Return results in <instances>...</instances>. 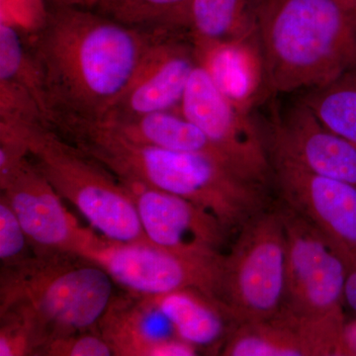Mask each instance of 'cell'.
<instances>
[{
    "instance_id": "1",
    "label": "cell",
    "mask_w": 356,
    "mask_h": 356,
    "mask_svg": "<svg viewBox=\"0 0 356 356\" xmlns=\"http://www.w3.org/2000/svg\"><path fill=\"white\" fill-rule=\"evenodd\" d=\"M46 3L41 21L24 30L48 127L63 121L102 122L165 28L139 29L90 6Z\"/></svg>"
},
{
    "instance_id": "2",
    "label": "cell",
    "mask_w": 356,
    "mask_h": 356,
    "mask_svg": "<svg viewBox=\"0 0 356 356\" xmlns=\"http://www.w3.org/2000/svg\"><path fill=\"white\" fill-rule=\"evenodd\" d=\"M67 139L119 179L175 194L208 211L233 238L274 203L273 189L204 154L136 144L86 122L70 126Z\"/></svg>"
},
{
    "instance_id": "3",
    "label": "cell",
    "mask_w": 356,
    "mask_h": 356,
    "mask_svg": "<svg viewBox=\"0 0 356 356\" xmlns=\"http://www.w3.org/2000/svg\"><path fill=\"white\" fill-rule=\"evenodd\" d=\"M259 41L273 95L323 86L356 67V10L339 0H264Z\"/></svg>"
},
{
    "instance_id": "4",
    "label": "cell",
    "mask_w": 356,
    "mask_h": 356,
    "mask_svg": "<svg viewBox=\"0 0 356 356\" xmlns=\"http://www.w3.org/2000/svg\"><path fill=\"white\" fill-rule=\"evenodd\" d=\"M0 273V311L13 309L30 320L37 356L58 337L97 331L117 294L111 276L79 254L36 255L21 268Z\"/></svg>"
},
{
    "instance_id": "5",
    "label": "cell",
    "mask_w": 356,
    "mask_h": 356,
    "mask_svg": "<svg viewBox=\"0 0 356 356\" xmlns=\"http://www.w3.org/2000/svg\"><path fill=\"white\" fill-rule=\"evenodd\" d=\"M286 236L284 293L277 315L307 356H337L343 325L346 264L337 245L280 200Z\"/></svg>"
},
{
    "instance_id": "6",
    "label": "cell",
    "mask_w": 356,
    "mask_h": 356,
    "mask_svg": "<svg viewBox=\"0 0 356 356\" xmlns=\"http://www.w3.org/2000/svg\"><path fill=\"white\" fill-rule=\"evenodd\" d=\"M9 122L19 128L29 156L60 197L95 232L114 242L151 243L130 192L113 172L41 122Z\"/></svg>"
},
{
    "instance_id": "7",
    "label": "cell",
    "mask_w": 356,
    "mask_h": 356,
    "mask_svg": "<svg viewBox=\"0 0 356 356\" xmlns=\"http://www.w3.org/2000/svg\"><path fill=\"white\" fill-rule=\"evenodd\" d=\"M286 236L277 203L235 236L222 259L218 301L238 325L277 315L284 293Z\"/></svg>"
},
{
    "instance_id": "8",
    "label": "cell",
    "mask_w": 356,
    "mask_h": 356,
    "mask_svg": "<svg viewBox=\"0 0 356 356\" xmlns=\"http://www.w3.org/2000/svg\"><path fill=\"white\" fill-rule=\"evenodd\" d=\"M76 254L102 266L117 287L138 296L193 288L218 300L224 254H182L151 243L114 242L88 228Z\"/></svg>"
},
{
    "instance_id": "9",
    "label": "cell",
    "mask_w": 356,
    "mask_h": 356,
    "mask_svg": "<svg viewBox=\"0 0 356 356\" xmlns=\"http://www.w3.org/2000/svg\"><path fill=\"white\" fill-rule=\"evenodd\" d=\"M269 158L356 186V147L321 121L298 95H273L252 112Z\"/></svg>"
},
{
    "instance_id": "10",
    "label": "cell",
    "mask_w": 356,
    "mask_h": 356,
    "mask_svg": "<svg viewBox=\"0 0 356 356\" xmlns=\"http://www.w3.org/2000/svg\"><path fill=\"white\" fill-rule=\"evenodd\" d=\"M179 112L203 131L243 177L273 189L270 158L254 116L229 102L200 64L189 79Z\"/></svg>"
},
{
    "instance_id": "11",
    "label": "cell",
    "mask_w": 356,
    "mask_h": 356,
    "mask_svg": "<svg viewBox=\"0 0 356 356\" xmlns=\"http://www.w3.org/2000/svg\"><path fill=\"white\" fill-rule=\"evenodd\" d=\"M199 64L186 29H165L149 48L137 74L102 122L115 123L158 112L178 111Z\"/></svg>"
},
{
    "instance_id": "12",
    "label": "cell",
    "mask_w": 356,
    "mask_h": 356,
    "mask_svg": "<svg viewBox=\"0 0 356 356\" xmlns=\"http://www.w3.org/2000/svg\"><path fill=\"white\" fill-rule=\"evenodd\" d=\"M132 196L146 238L170 252L216 257L233 238L216 217L186 199L121 180Z\"/></svg>"
},
{
    "instance_id": "13",
    "label": "cell",
    "mask_w": 356,
    "mask_h": 356,
    "mask_svg": "<svg viewBox=\"0 0 356 356\" xmlns=\"http://www.w3.org/2000/svg\"><path fill=\"white\" fill-rule=\"evenodd\" d=\"M277 200L310 222L339 250L356 254V186L270 156Z\"/></svg>"
},
{
    "instance_id": "14",
    "label": "cell",
    "mask_w": 356,
    "mask_h": 356,
    "mask_svg": "<svg viewBox=\"0 0 356 356\" xmlns=\"http://www.w3.org/2000/svg\"><path fill=\"white\" fill-rule=\"evenodd\" d=\"M0 195L19 220L38 257L76 254L86 233L31 156L0 179Z\"/></svg>"
},
{
    "instance_id": "15",
    "label": "cell",
    "mask_w": 356,
    "mask_h": 356,
    "mask_svg": "<svg viewBox=\"0 0 356 356\" xmlns=\"http://www.w3.org/2000/svg\"><path fill=\"white\" fill-rule=\"evenodd\" d=\"M97 332L116 356H168L175 337L147 298L126 291L115 295Z\"/></svg>"
},
{
    "instance_id": "16",
    "label": "cell",
    "mask_w": 356,
    "mask_h": 356,
    "mask_svg": "<svg viewBox=\"0 0 356 356\" xmlns=\"http://www.w3.org/2000/svg\"><path fill=\"white\" fill-rule=\"evenodd\" d=\"M196 50L199 64L238 108L252 113L273 95L267 83L259 37Z\"/></svg>"
},
{
    "instance_id": "17",
    "label": "cell",
    "mask_w": 356,
    "mask_h": 356,
    "mask_svg": "<svg viewBox=\"0 0 356 356\" xmlns=\"http://www.w3.org/2000/svg\"><path fill=\"white\" fill-rule=\"evenodd\" d=\"M145 298L168 321L175 337L198 350L220 353L238 325L222 303L201 290L185 288Z\"/></svg>"
},
{
    "instance_id": "18",
    "label": "cell",
    "mask_w": 356,
    "mask_h": 356,
    "mask_svg": "<svg viewBox=\"0 0 356 356\" xmlns=\"http://www.w3.org/2000/svg\"><path fill=\"white\" fill-rule=\"evenodd\" d=\"M0 119L48 124L24 27L6 19L0 22Z\"/></svg>"
},
{
    "instance_id": "19",
    "label": "cell",
    "mask_w": 356,
    "mask_h": 356,
    "mask_svg": "<svg viewBox=\"0 0 356 356\" xmlns=\"http://www.w3.org/2000/svg\"><path fill=\"white\" fill-rule=\"evenodd\" d=\"M96 124L129 142L204 154L221 161L238 172L229 159L208 139L203 131L180 112H158L130 120Z\"/></svg>"
},
{
    "instance_id": "20",
    "label": "cell",
    "mask_w": 356,
    "mask_h": 356,
    "mask_svg": "<svg viewBox=\"0 0 356 356\" xmlns=\"http://www.w3.org/2000/svg\"><path fill=\"white\" fill-rule=\"evenodd\" d=\"M264 0H193L187 30L196 49L259 37Z\"/></svg>"
},
{
    "instance_id": "21",
    "label": "cell",
    "mask_w": 356,
    "mask_h": 356,
    "mask_svg": "<svg viewBox=\"0 0 356 356\" xmlns=\"http://www.w3.org/2000/svg\"><path fill=\"white\" fill-rule=\"evenodd\" d=\"M224 356H307L298 334L280 318L236 325L222 344Z\"/></svg>"
},
{
    "instance_id": "22",
    "label": "cell",
    "mask_w": 356,
    "mask_h": 356,
    "mask_svg": "<svg viewBox=\"0 0 356 356\" xmlns=\"http://www.w3.org/2000/svg\"><path fill=\"white\" fill-rule=\"evenodd\" d=\"M332 132L356 147V67L330 83L295 93Z\"/></svg>"
},
{
    "instance_id": "23",
    "label": "cell",
    "mask_w": 356,
    "mask_h": 356,
    "mask_svg": "<svg viewBox=\"0 0 356 356\" xmlns=\"http://www.w3.org/2000/svg\"><path fill=\"white\" fill-rule=\"evenodd\" d=\"M193 0H95L90 7L139 29H186ZM188 31V30H187Z\"/></svg>"
},
{
    "instance_id": "24",
    "label": "cell",
    "mask_w": 356,
    "mask_h": 356,
    "mask_svg": "<svg viewBox=\"0 0 356 356\" xmlns=\"http://www.w3.org/2000/svg\"><path fill=\"white\" fill-rule=\"evenodd\" d=\"M36 257L19 220L3 196L0 195V262L1 271L14 270Z\"/></svg>"
},
{
    "instance_id": "25",
    "label": "cell",
    "mask_w": 356,
    "mask_h": 356,
    "mask_svg": "<svg viewBox=\"0 0 356 356\" xmlns=\"http://www.w3.org/2000/svg\"><path fill=\"white\" fill-rule=\"evenodd\" d=\"M38 350L31 322L13 309L0 311V356H37Z\"/></svg>"
},
{
    "instance_id": "26",
    "label": "cell",
    "mask_w": 356,
    "mask_h": 356,
    "mask_svg": "<svg viewBox=\"0 0 356 356\" xmlns=\"http://www.w3.org/2000/svg\"><path fill=\"white\" fill-rule=\"evenodd\" d=\"M111 348L97 331L79 332L53 339L39 356H111Z\"/></svg>"
},
{
    "instance_id": "27",
    "label": "cell",
    "mask_w": 356,
    "mask_h": 356,
    "mask_svg": "<svg viewBox=\"0 0 356 356\" xmlns=\"http://www.w3.org/2000/svg\"><path fill=\"white\" fill-rule=\"evenodd\" d=\"M46 10V0H1V19L13 21L25 29L39 23Z\"/></svg>"
},
{
    "instance_id": "28",
    "label": "cell",
    "mask_w": 356,
    "mask_h": 356,
    "mask_svg": "<svg viewBox=\"0 0 356 356\" xmlns=\"http://www.w3.org/2000/svg\"><path fill=\"white\" fill-rule=\"evenodd\" d=\"M341 252L343 254L346 264L344 302H346V305L355 314L356 318V254H350V252H343V250H341Z\"/></svg>"
},
{
    "instance_id": "29",
    "label": "cell",
    "mask_w": 356,
    "mask_h": 356,
    "mask_svg": "<svg viewBox=\"0 0 356 356\" xmlns=\"http://www.w3.org/2000/svg\"><path fill=\"white\" fill-rule=\"evenodd\" d=\"M337 356H356V318H346Z\"/></svg>"
},
{
    "instance_id": "30",
    "label": "cell",
    "mask_w": 356,
    "mask_h": 356,
    "mask_svg": "<svg viewBox=\"0 0 356 356\" xmlns=\"http://www.w3.org/2000/svg\"><path fill=\"white\" fill-rule=\"evenodd\" d=\"M51 2H62V3L79 4V6H88L90 0H46Z\"/></svg>"
},
{
    "instance_id": "31",
    "label": "cell",
    "mask_w": 356,
    "mask_h": 356,
    "mask_svg": "<svg viewBox=\"0 0 356 356\" xmlns=\"http://www.w3.org/2000/svg\"><path fill=\"white\" fill-rule=\"evenodd\" d=\"M339 1L344 6H348V8L356 10V0H339Z\"/></svg>"
},
{
    "instance_id": "32",
    "label": "cell",
    "mask_w": 356,
    "mask_h": 356,
    "mask_svg": "<svg viewBox=\"0 0 356 356\" xmlns=\"http://www.w3.org/2000/svg\"><path fill=\"white\" fill-rule=\"evenodd\" d=\"M95 0H90V1H89V4L88 6H91V4H92L93 2H95Z\"/></svg>"
}]
</instances>
